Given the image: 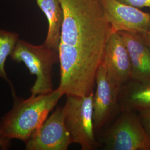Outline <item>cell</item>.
I'll list each match as a JSON object with an SVG mask.
<instances>
[{"mask_svg":"<svg viewBox=\"0 0 150 150\" xmlns=\"http://www.w3.org/2000/svg\"><path fill=\"white\" fill-rule=\"evenodd\" d=\"M129 52L131 64V80L150 83V50L140 34L119 32Z\"/></svg>","mask_w":150,"mask_h":150,"instance_id":"cell-10","label":"cell"},{"mask_svg":"<svg viewBox=\"0 0 150 150\" xmlns=\"http://www.w3.org/2000/svg\"><path fill=\"white\" fill-rule=\"evenodd\" d=\"M48 21V31L43 43L59 51L64 13L59 0H36Z\"/></svg>","mask_w":150,"mask_h":150,"instance_id":"cell-12","label":"cell"},{"mask_svg":"<svg viewBox=\"0 0 150 150\" xmlns=\"http://www.w3.org/2000/svg\"><path fill=\"white\" fill-rule=\"evenodd\" d=\"M93 95L66 96L62 107L72 144H78L82 150H95L98 146L93 123Z\"/></svg>","mask_w":150,"mask_h":150,"instance_id":"cell-4","label":"cell"},{"mask_svg":"<svg viewBox=\"0 0 150 150\" xmlns=\"http://www.w3.org/2000/svg\"><path fill=\"white\" fill-rule=\"evenodd\" d=\"M19 40L18 33L7 31L0 28V77L13 86L5 70L6 59L13 52Z\"/></svg>","mask_w":150,"mask_h":150,"instance_id":"cell-13","label":"cell"},{"mask_svg":"<svg viewBox=\"0 0 150 150\" xmlns=\"http://www.w3.org/2000/svg\"><path fill=\"white\" fill-rule=\"evenodd\" d=\"M25 144L27 150H67L72 141L62 107H57Z\"/></svg>","mask_w":150,"mask_h":150,"instance_id":"cell-7","label":"cell"},{"mask_svg":"<svg viewBox=\"0 0 150 150\" xmlns=\"http://www.w3.org/2000/svg\"><path fill=\"white\" fill-rule=\"evenodd\" d=\"M11 88L13 104L0 120V137L25 143L40 129L64 94L57 87L47 93L24 99L16 95L13 86Z\"/></svg>","mask_w":150,"mask_h":150,"instance_id":"cell-2","label":"cell"},{"mask_svg":"<svg viewBox=\"0 0 150 150\" xmlns=\"http://www.w3.org/2000/svg\"><path fill=\"white\" fill-rule=\"evenodd\" d=\"M64 13L59 47L60 80L66 96L94 92L96 76L112 33L101 0H59Z\"/></svg>","mask_w":150,"mask_h":150,"instance_id":"cell-1","label":"cell"},{"mask_svg":"<svg viewBox=\"0 0 150 150\" xmlns=\"http://www.w3.org/2000/svg\"><path fill=\"white\" fill-rule=\"evenodd\" d=\"M112 32L142 33L150 30V13L118 0H101Z\"/></svg>","mask_w":150,"mask_h":150,"instance_id":"cell-8","label":"cell"},{"mask_svg":"<svg viewBox=\"0 0 150 150\" xmlns=\"http://www.w3.org/2000/svg\"><path fill=\"white\" fill-rule=\"evenodd\" d=\"M139 118L146 130L150 136V110L138 112Z\"/></svg>","mask_w":150,"mask_h":150,"instance_id":"cell-14","label":"cell"},{"mask_svg":"<svg viewBox=\"0 0 150 150\" xmlns=\"http://www.w3.org/2000/svg\"><path fill=\"white\" fill-rule=\"evenodd\" d=\"M10 57L13 61L23 63L30 74L36 76L30 89L31 96L47 93L54 90L52 72L54 64L59 62V51L44 43L35 45L19 39Z\"/></svg>","mask_w":150,"mask_h":150,"instance_id":"cell-3","label":"cell"},{"mask_svg":"<svg viewBox=\"0 0 150 150\" xmlns=\"http://www.w3.org/2000/svg\"><path fill=\"white\" fill-rule=\"evenodd\" d=\"M140 35L142 38L144 42L150 50V30L144 33H140Z\"/></svg>","mask_w":150,"mask_h":150,"instance_id":"cell-17","label":"cell"},{"mask_svg":"<svg viewBox=\"0 0 150 150\" xmlns=\"http://www.w3.org/2000/svg\"><path fill=\"white\" fill-rule=\"evenodd\" d=\"M106 150H150V136L138 112L121 111L103 137Z\"/></svg>","mask_w":150,"mask_h":150,"instance_id":"cell-5","label":"cell"},{"mask_svg":"<svg viewBox=\"0 0 150 150\" xmlns=\"http://www.w3.org/2000/svg\"><path fill=\"white\" fill-rule=\"evenodd\" d=\"M11 145V139L0 137V149L7 150Z\"/></svg>","mask_w":150,"mask_h":150,"instance_id":"cell-16","label":"cell"},{"mask_svg":"<svg viewBox=\"0 0 150 150\" xmlns=\"http://www.w3.org/2000/svg\"><path fill=\"white\" fill-rule=\"evenodd\" d=\"M102 64L121 89L131 80V61L126 45L119 32H113L107 41Z\"/></svg>","mask_w":150,"mask_h":150,"instance_id":"cell-9","label":"cell"},{"mask_svg":"<svg viewBox=\"0 0 150 150\" xmlns=\"http://www.w3.org/2000/svg\"><path fill=\"white\" fill-rule=\"evenodd\" d=\"M95 86L93 114L95 130L97 132L121 112L118 101L121 88L115 83L102 63L97 72Z\"/></svg>","mask_w":150,"mask_h":150,"instance_id":"cell-6","label":"cell"},{"mask_svg":"<svg viewBox=\"0 0 150 150\" xmlns=\"http://www.w3.org/2000/svg\"><path fill=\"white\" fill-rule=\"evenodd\" d=\"M118 101L121 111L150 110V83L131 80L121 88Z\"/></svg>","mask_w":150,"mask_h":150,"instance_id":"cell-11","label":"cell"},{"mask_svg":"<svg viewBox=\"0 0 150 150\" xmlns=\"http://www.w3.org/2000/svg\"><path fill=\"white\" fill-rule=\"evenodd\" d=\"M124 4L132 6L137 8L150 7V0H118Z\"/></svg>","mask_w":150,"mask_h":150,"instance_id":"cell-15","label":"cell"}]
</instances>
